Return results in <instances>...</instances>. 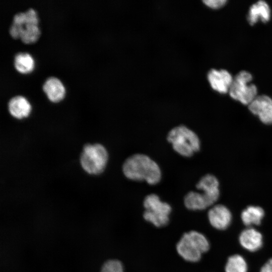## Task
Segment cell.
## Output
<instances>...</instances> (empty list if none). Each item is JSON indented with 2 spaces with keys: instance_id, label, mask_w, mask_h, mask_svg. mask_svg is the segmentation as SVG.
<instances>
[{
  "instance_id": "52a82bcc",
  "label": "cell",
  "mask_w": 272,
  "mask_h": 272,
  "mask_svg": "<svg viewBox=\"0 0 272 272\" xmlns=\"http://www.w3.org/2000/svg\"><path fill=\"white\" fill-rule=\"evenodd\" d=\"M252 76L249 72L242 71L233 78L229 89L230 96L243 104L249 105L257 96V89L250 84Z\"/></svg>"
},
{
  "instance_id": "8fae6325",
  "label": "cell",
  "mask_w": 272,
  "mask_h": 272,
  "mask_svg": "<svg viewBox=\"0 0 272 272\" xmlns=\"http://www.w3.org/2000/svg\"><path fill=\"white\" fill-rule=\"evenodd\" d=\"M8 110L14 118L22 119L29 116L32 110V107L25 97L18 95L14 96L9 100Z\"/></svg>"
},
{
  "instance_id": "8992f818",
  "label": "cell",
  "mask_w": 272,
  "mask_h": 272,
  "mask_svg": "<svg viewBox=\"0 0 272 272\" xmlns=\"http://www.w3.org/2000/svg\"><path fill=\"white\" fill-rule=\"evenodd\" d=\"M145 211L144 219L157 227L166 226L169 222V216L171 211L170 206L160 200L156 194L147 195L144 200Z\"/></svg>"
},
{
  "instance_id": "7a4b0ae2",
  "label": "cell",
  "mask_w": 272,
  "mask_h": 272,
  "mask_svg": "<svg viewBox=\"0 0 272 272\" xmlns=\"http://www.w3.org/2000/svg\"><path fill=\"white\" fill-rule=\"evenodd\" d=\"M39 20L37 13L33 8L17 12L13 15L9 28V34L14 39L20 38L24 43H32L40 35Z\"/></svg>"
},
{
  "instance_id": "7c38bea8",
  "label": "cell",
  "mask_w": 272,
  "mask_h": 272,
  "mask_svg": "<svg viewBox=\"0 0 272 272\" xmlns=\"http://www.w3.org/2000/svg\"><path fill=\"white\" fill-rule=\"evenodd\" d=\"M42 89L48 100L52 103H58L64 97L65 90L61 81L57 78H47L42 84Z\"/></svg>"
},
{
  "instance_id": "ac0fdd59",
  "label": "cell",
  "mask_w": 272,
  "mask_h": 272,
  "mask_svg": "<svg viewBox=\"0 0 272 272\" xmlns=\"http://www.w3.org/2000/svg\"><path fill=\"white\" fill-rule=\"evenodd\" d=\"M14 66L15 69L22 74L31 72L34 67V61L32 56L27 52H18L14 57Z\"/></svg>"
},
{
  "instance_id": "2e32d148",
  "label": "cell",
  "mask_w": 272,
  "mask_h": 272,
  "mask_svg": "<svg viewBox=\"0 0 272 272\" xmlns=\"http://www.w3.org/2000/svg\"><path fill=\"white\" fill-rule=\"evenodd\" d=\"M185 207L192 210H202L212 206L214 203L204 192L190 191L184 197Z\"/></svg>"
},
{
  "instance_id": "5b68a950",
  "label": "cell",
  "mask_w": 272,
  "mask_h": 272,
  "mask_svg": "<svg viewBox=\"0 0 272 272\" xmlns=\"http://www.w3.org/2000/svg\"><path fill=\"white\" fill-rule=\"evenodd\" d=\"M173 149L180 155L189 157L200 149V141L192 130L184 125L172 128L167 137Z\"/></svg>"
},
{
  "instance_id": "44dd1931",
  "label": "cell",
  "mask_w": 272,
  "mask_h": 272,
  "mask_svg": "<svg viewBox=\"0 0 272 272\" xmlns=\"http://www.w3.org/2000/svg\"><path fill=\"white\" fill-rule=\"evenodd\" d=\"M203 2L209 7L218 9L223 7L225 5L227 1L226 0H205Z\"/></svg>"
},
{
  "instance_id": "e0dca14e",
  "label": "cell",
  "mask_w": 272,
  "mask_h": 272,
  "mask_svg": "<svg viewBox=\"0 0 272 272\" xmlns=\"http://www.w3.org/2000/svg\"><path fill=\"white\" fill-rule=\"evenodd\" d=\"M264 215L263 210L258 206H250L244 209L241 218L243 224L247 226L259 225Z\"/></svg>"
},
{
  "instance_id": "9a60e30c",
  "label": "cell",
  "mask_w": 272,
  "mask_h": 272,
  "mask_svg": "<svg viewBox=\"0 0 272 272\" xmlns=\"http://www.w3.org/2000/svg\"><path fill=\"white\" fill-rule=\"evenodd\" d=\"M219 181L213 175L203 176L196 185V187L205 192L215 203L219 197Z\"/></svg>"
},
{
  "instance_id": "d6986e66",
  "label": "cell",
  "mask_w": 272,
  "mask_h": 272,
  "mask_svg": "<svg viewBox=\"0 0 272 272\" xmlns=\"http://www.w3.org/2000/svg\"><path fill=\"white\" fill-rule=\"evenodd\" d=\"M247 265L244 258L239 254L231 256L225 266L226 272H247Z\"/></svg>"
},
{
  "instance_id": "4fadbf2b",
  "label": "cell",
  "mask_w": 272,
  "mask_h": 272,
  "mask_svg": "<svg viewBox=\"0 0 272 272\" xmlns=\"http://www.w3.org/2000/svg\"><path fill=\"white\" fill-rule=\"evenodd\" d=\"M239 241L241 246L251 252L259 249L263 243L261 233L251 227H249L242 231L239 235Z\"/></svg>"
},
{
  "instance_id": "30bf717a",
  "label": "cell",
  "mask_w": 272,
  "mask_h": 272,
  "mask_svg": "<svg viewBox=\"0 0 272 272\" xmlns=\"http://www.w3.org/2000/svg\"><path fill=\"white\" fill-rule=\"evenodd\" d=\"M208 215L211 225L218 230L227 229L231 222V213L224 205H218L213 207L209 210Z\"/></svg>"
},
{
  "instance_id": "6da1fadb",
  "label": "cell",
  "mask_w": 272,
  "mask_h": 272,
  "mask_svg": "<svg viewBox=\"0 0 272 272\" xmlns=\"http://www.w3.org/2000/svg\"><path fill=\"white\" fill-rule=\"evenodd\" d=\"M122 171L130 180H145L151 185L158 183L161 178L158 165L144 154H134L126 159L122 165Z\"/></svg>"
},
{
  "instance_id": "3957f363",
  "label": "cell",
  "mask_w": 272,
  "mask_h": 272,
  "mask_svg": "<svg viewBox=\"0 0 272 272\" xmlns=\"http://www.w3.org/2000/svg\"><path fill=\"white\" fill-rule=\"evenodd\" d=\"M108 154L101 144L88 143L82 149L80 156V165L83 170L90 175L102 173L107 165Z\"/></svg>"
},
{
  "instance_id": "277c9868",
  "label": "cell",
  "mask_w": 272,
  "mask_h": 272,
  "mask_svg": "<svg viewBox=\"0 0 272 272\" xmlns=\"http://www.w3.org/2000/svg\"><path fill=\"white\" fill-rule=\"evenodd\" d=\"M209 248L210 244L207 238L195 231L184 234L176 246L178 254L190 262L199 261L202 253L208 251Z\"/></svg>"
},
{
  "instance_id": "9c48e42d",
  "label": "cell",
  "mask_w": 272,
  "mask_h": 272,
  "mask_svg": "<svg viewBox=\"0 0 272 272\" xmlns=\"http://www.w3.org/2000/svg\"><path fill=\"white\" fill-rule=\"evenodd\" d=\"M208 79L212 88L221 94L229 91L233 78L225 70H211L208 74Z\"/></svg>"
},
{
  "instance_id": "ba28073f",
  "label": "cell",
  "mask_w": 272,
  "mask_h": 272,
  "mask_svg": "<svg viewBox=\"0 0 272 272\" xmlns=\"http://www.w3.org/2000/svg\"><path fill=\"white\" fill-rule=\"evenodd\" d=\"M248 108L264 124H272V99L269 96H257L248 105Z\"/></svg>"
},
{
  "instance_id": "7402d4cb",
  "label": "cell",
  "mask_w": 272,
  "mask_h": 272,
  "mask_svg": "<svg viewBox=\"0 0 272 272\" xmlns=\"http://www.w3.org/2000/svg\"><path fill=\"white\" fill-rule=\"evenodd\" d=\"M260 272H272V258L269 259L262 266Z\"/></svg>"
},
{
  "instance_id": "ffe728a7",
  "label": "cell",
  "mask_w": 272,
  "mask_h": 272,
  "mask_svg": "<svg viewBox=\"0 0 272 272\" xmlns=\"http://www.w3.org/2000/svg\"><path fill=\"white\" fill-rule=\"evenodd\" d=\"M101 272H123V266L120 261L110 259L102 265Z\"/></svg>"
},
{
  "instance_id": "5bb4252c",
  "label": "cell",
  "mask_w": 272,
  "mask_h": 272,
  "mask_svg": "<svg viewBox=\"0 0 272 272\" xmlns=\"http://www.w3.org/2000/svg\"><path fill=\"white\" fill-rule=\"evenodd\" d=\"M270 17V10L268 4L263 1H259L250 8L247 20L253 25L260 20L263 23L268 22Z\"/></svg>"
}]
</instances>
